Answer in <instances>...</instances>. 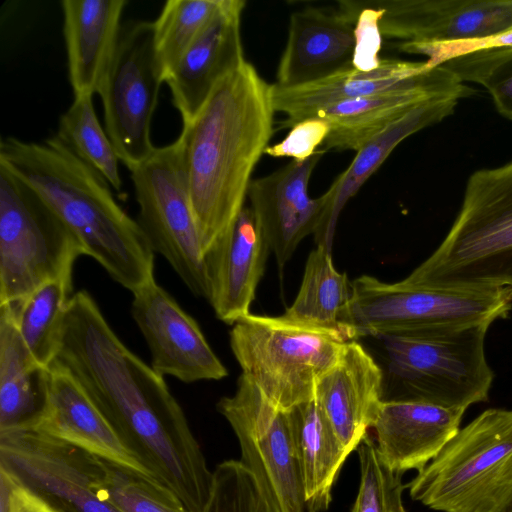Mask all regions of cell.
<instances>
[{
	"mask_svg": "<svg viewBox=\"0 0 512 512\" xmlns=\"http://www.w3.org/2000/svg\"><path fill=\"white\" fill-rule=\"evenodd\" d=\"M54 360L79 380L124 444L158 480L190 512H202L213 472L184 411L164 377L121 341L85 290L70 298Z\"/></svg>",
	"mask_w": 512,
	"mask_h": 512,
	"instance_id": "cell-1",
	"label": "cell"
},
{
	"mask_svg": "<svg viewBox=\"0 0 512 512\" xmlns=\"http://www.w3.org/2000/svg\"><path fill=\"white\" fill-rule=\"evenodd\" d=\"M272 84L245 61L214 88L177 138L203 257L245 206L255 165L273 134Z\"/></svg>",
	"mask_w": 512,
	"mask_h": 512,
	"instance_id": "cell-2",
	"label": "cell"
},
{
	"mask_svg": "<svg viewBox=\"0 0 512 512\" xmlns=\"http://www.w3.org/2000/svg\"><path fill=\"white\" fill-rule=\"evenodd\" d=\"M0 166L41 198L115 282L133 293L155 280V253L137 221L57 135L41 143L2 138Z\"/></svg>",
	"mask_w": 512,
	"mask_h": 512,
	"instance_id": "cell-3",
	"label": "cell"
},
{
	"mask_svg": "<svg viewBox=\"0 0 512 512\" xmlns=\"http://www.w3.org/2000/svg\"><path fill=\"white\" fill-rule=\"evenodd\" d=\"M401 281L429 289H512V161L470 175L446 237Z\"/></svg>",
	"mask_w": 512,
	"mask_h": 512,
	"instance_id": "cell-4",
	"label": "cell"
},
{
	"mask_svg": "<svg viewBox=\"0 0 512 512\" xmlns=\"http://www.w3.org/2000/svg\"><path fill=\"white\" fill-rule=\"evenodd\" d=\"M490 325L435 327L377 337L384 348V401L462 409L486 402L494 379L485 355Z\"/></svg>",
	"mask_w": 512,
	"mask_h": 512,
	"instance_id": "cell-5",
	"label": "cell"
},
{
	"mask_svg": "<svg viewBox=\"0 0 512 512\" xmlns=\"http://www.w3.org/2000/svg\"><path fill=\"white\" fill-rule=\"evenodd\" d=\"M440 512H506L512 505V410L479 414L407 484Z\"/></svg>",
	"mask_w": 512,
	"mask_h": 512,
	"instance_id": "cell-6",
	"label": "cell"
},
{
	"mask_svg": "<svg viewBox=\"0 0 512 512\" xmlns=\"http://www.w3.org/2000/svg\"><path fill=\"white\" fill-rule=\"evenodd\" d=\"M347 342L281 316L251 313L230 331V347L242 374L284 411L314 399L318 379L339 360Z\"/></svg>",
	"mask_w": 512,
	"mask_h": 512,
	"instance_id": "cell-7",
	"label": "cell"
},
{
	"mask_svg": "<svg viewBox=\"0 0 512 512\" xmlns=\"http://www.w3.org/2000/svg\"><path fill=\"white\" fill-rule=\"evenodd\" d=\"M83 250L59 217L0 166V304L21 301Z\"/></svg>",
	"mask_w": 512,
	"mask_h": 512,
	"instance_id": "cell-8",
	"label": "cell"
},
{
	"mask_svg": "<svg viewBox=\"0 0 512 512\" xmlns=\"http://www.w3.org/2000/svg\"><path fill=\"white\" fill-rule=\"evenodd\" d=\"M351 316L357 337L445 326L492 324L512 310V289L443 290L383 282L362 275L352 281Z\"/></svg>",
	"mask_w": 512,
	"mask_h": 512,
	"instance_id": "cell-9",
	"label": "cell"
},
{
	"mask_svg": "<svg viewBox=\"0 0 512 512\" xmlns=\"http://www.w3.org/2000/svg\"><path fill=\"white\" fill-rule=\"evenodd\" d=\"M218 412L237 436L240 462L252 474L264 512H306L305 491L291 411L268 401L243 374Z\"/></svg>",
	"mask_w": 512,
	"mask_h": 512,
	"instance_id": "cell-10",
	"label": "cell"
},
{
	"mask_svg": "<svg viewBox=\"0 0 512 512\" xmlns=\"http://www.w3.org/2000/svg\"><path fill=\"white\" fill-rule=\"evenodd\" d=\"M137 223L192 294L207 300L208 284L179 142L156 147L131 171Z\"/></svg>",
	"mask_w": 512,
	"mask_h": 512,
	"instance_id": "cell-11",
	"label": "cell"
},
{
	"mask_svg": "<svg viewBox=\"0 0 512 512\" xmlns=\"http://www.w3.org/2000/svg\"><path fill=\"white\" fill-rule=\"evenodd\" d=\"M0 471L48 512H120L99 495L103 459L39 431L0 434Z\"/></svg>",
	"mask_w": 512,
	"mask_h": 512,
	"instance_id": "cell-12",
	"label": "cell"
},
{
	"mask_svg": "<svg viewBox=\"0 0 512 512\" xmlns=\"http://www.w3.org/2000/svg\"><path fill=\"white\" fill-rule=\"evenodd\" d=\"M164 82L154 47L153 22L123 23L99 91L105 131L119 160L132 171L155 150L151 122Z\"/></svg>",
	"mask_w": 512,
	"mask_h": 512,
	"instance_id": "cell-13",
	"label": "cell"
},
{
	"mask_svg": "<svg viewBox=\"0 0 512 512\" xmlns=\"http://www.w3.org/2000/svg\"><path fill=\"white\" fill-rule=\"evenodd\" d=\"M132 294L131 315L148 345L153 370L184 383L228 375L196 320L155 280Z\"/></svg>",
	"mask_w": 512,
	"mask_h": 512,
	"instance_id": "cell-14",
	"label": "cell"
},
{
	"mask_svg": "<svg viewBox=\"0 0 512 512\" xmlns=\"http://www.w3.org/2000/svg\"><path fill=\"white\" fill-rule=\"evenodd\" d=\"M381 9L382 37L440 44L512 32V0H369Z\"/></svg>",
	"mask_w": 512,
	"mask_h": 512,
	"instance_id": "cell-15",
	"label": "cell"
},
{
	"mask_svg": "<svg viewBox=\"0 0 512 512\" xmlns=\"http://www.w3.org/2000/svg\"><path fill=\"white\" fill-rule=\"evenodd\" d=\"M325 152L318 150L304 161L287 165L261 178L251 180L247 196L270 251L282 267L300 242L317 231L324 201L311 198L309 180Z\"/></svg>",
	"mask_w": 512,
	"mask_h": 512,
	"instance_id": "cell-16",
	"label": "cell"
},
{
	"mask_svg": "<svg viewBox=\"0 0 512 512\" xmlns=\"http://www.w3.org/2000/svg\"><path fill=\"white\" fill-rule=\"evenodd\" d=\"M48 370L47 407L35 430L160 482L124 444L71 371L55 360L49 365Z\"/></svg>",
	"mask_w": 512,
	"mask_h": 512,
	"instance_id": "cell-17",
	"label": "cell"
},
{
	"mask_svg": "<svg viewBox=\"0 0 512 512\" xmlns=\"http://www.w3.org/2000/svg\"><path fill=\"white\" fill-rule=\"evenodd\" d=\"M354 29L355 21L338 8L292 13L275 85L294 88L353 70Z\"/></svg>",
	"mask_w": 512,
	"mask_h": 512,
	"instance_id": "cell-18",
	"label": "cell"
},
{
	"mask_svg": "<svg viewBox=\"0 0 512 512\" xmlns=\"http://www.w3.org/2000/svg\"><path fill=\"white\" fill-rule=\"evenodd\" d=\"M245 4L243 0H224L209 26L166 75L164 83L182 124L190 122L215 86L246 61L240 33Z\"/></svg>",
	"mask_w": 512,
	"mask_h": 512,
	"instance_id": "cell-19",
	"label": "cell"
},
{
	"mask_svg": "<svg viewBox=\"0 0 512 512\" xmlns=\"http://www.w3.org/2000/svg\"><path fill=\"white\" fill-rule=\"evenodd\" d=\"M455 75L443 66L429 62L382 59L370 71L356 69L309 85L281 88L272 84L275 112L287 115L282 128L312 117L336 103L443 81Z\"/></svg>",
	"mask_w": 512,
	"mask_h": 512,
	"instance_id": "cell-20",
	"label": "cell"
},
{
	"mask_svg": "<svg viewBox=\"0 0 512 512\" xmlns=\"http://www.w3.org/2000/svg\"><path fill=\"white\" fill-rule=\"evenodd\" d=\"M270 252L251 207L244 206L229 231L204 255L207 301L229 325L250 314Z\"/></svg>",
	"mask_w": 512,
	"mask_h": 512,
	"instance_id": "cell-21",
	"label": "cell"
},
{
	"mask_svg": "<svg viewBox=\"0 0 512 512\" xmlns=\"http://www.w3.org/2000/svg\"><path fill=\"white\" fill-rule=\"evenodd\" d=\"M314 400L351 453L384 401V373L357 340L349 341L339 360L318 379Z\"/></svg>",
	"mask_w": 512,
	"mask_h": 512,
	"instance_id": "cell-22",
	"label": "cell"
},
{
	"mask_svg": "<svg viewBox=\"0 0 512 512\" xmlns=\"http://www.w3.org/2000/svg\"><path fill=\"white\" fill-rule=\"evenodd\" d=\"M466 409L383 401L371 425L377 451L394 472H421L456 435Z\"/></svg>",
	"mask_w": 512,
	"mask_h": 512,
	"instance_id": "cell-23",
	"label": "cell"
},
{
	"mask_svg": "<svg viewBox=\"0 0 512 512\" xmlns=\"http://www.w3.org/2000/svg\"><path fill=\"white\" fill-rule=\"evenodd\" d=\"M461 99L457 95L430 98L416 105L364 143L348 166L322 194L323 214L315 241L332 250L338 217L351 197L381 166L393 149L405 138L452 115Z\"/></svg>",
	"mask_w": 512,
	"mask_h": 512,
	"instance_id": "cell-24",
	"label": "cell"
},
{
	"mask_svg": "<svg viewBox=\"0 0 512 512\" xmlns=\"http://www.w3.org/2000/svg\"><path fill=\"white\" fill-rule=\"evenodd\" d=\"M125 0H63V34L74 96L99 93L122 28Z\"/></svg>",
	"mask_w": 512,
	"mask_h": 512,
	"instance_id": "cell-25",
	"label": "cell"
},
{
	"mask_svg": "<svg viewBox=\"0 0 512 512\" xmlns=\"http://www.w3.org/2000/svg\"><path fill=\"white\" fill-rule=\"evenodd\" d=\"M473 93V89L453 75L432 84L339 102L319 110L312 117L323 118L331 126L322 145L323 152L329 149L357 151L374 135L421 102L445 95L464 98Z\"/></svg>",
	"mask_w": 512,
	"mask_h": 512,
	"instance_id": "cell-26",
	"label": "cell"
},
{
	"mask_svg": "<svg viewBox=\"0 0 512 512\" xmlns=\"http://www.w3.org/2000/svg\"><path fill=\"white\" fill-rule=\"evenodd\" d=\"M48 367L29 351L11 307L0 304V434L35 430L48 402Z\"/></svg>",
	"mask_w": 512,
	"mask_h": 512,
	"instance_id": "cell-27",
	"label": "cell"
},
{
	"mask_svg": "<svg viewBox=\"0 0 512 512\" xmlns=\"http://www.w3.org/2000/svg\"><path fill=\"white\" fill-rule=\"evenodd\" d=\"M352 295V282L346 273L335 269L331 251L316 246L307 258L298 294L281 318L347 341L357 340L351 316Z\"/></svg>",
	"mask_w": 512,
	"mask_h": 512,
	"instance_id": "cell-28",
	"label": "cell"
},
{
	"mask_svg": "<svg viewBox=\"0 0 512 512\" xmlns=\"http://www.w3.org/2000/svg\"><path fill=\"white\" fill-rule=\"evenodd\" d=\"M302 469L306 512H325L350 452L313 399L290 410Z\"/></svg>",
	"mask_w": 512,
	"mask_h": 512,
	"instance_id": "cell-29",
	"label": "cell"
},
{
	"mask_svg": "<svg viewBox=\"0 0 512 512\" xmlns=\"http://www.w3.org/2000/svg\"><path fill=\"white\" fill-rule=\"evenodd\" d=\"M73 268L37 287L11 307L18 331L34 358L44 367L55 359L63 321L73 291Z\"/></svg>",
	"mask_w": 512,
	"mask_h": 512,
	"instance_id": "cell-30",
	"label": "cell"
},
{
	"mask_svg": "<svg viewBox=\"0 0 512 512\" xmlns=\"http://www.w3.org/2000/svg\"><path fill=\"white\" fill-rule=\"evenodd\" d=\"M56 135L113 189L120 191V160L110 138L100 125L91 95L74 96L73 103L59 119Z\"/></svg>",
	"mask_w": 512,
	"mask_h": 512,
	"instance_id": "cell-31",
	"label": "cell"
},
{
	"mask_svg": "<svg viewBox=\"0 0 512 512\" xmlns=\"http://www.w3.org/2000/svg\"><path fill=\"white\" fill-rule=\"evenodd\" d=\"M223 4L224 0H168L164 4L153 21L156 59L164 80Z\"/></svg>",
	"mask_w": 512,
	"mask_h": 512,
	"instance_id": "cell-32",
	"label": "cell"
},
{
	"mask_svg": "<svg viewBox=\"0 0 512 512\" xmlns=\"http://www.w3.org/2000/svg\"><path fill=\"white\" fill-rule=\"evenodd\" d=\"M103 461L104 474L98 484L99 495L120 512H190L164 484Z\"/></svg>",
	"mask_w": 512,
	"mask_h": 512,
	"instance_id": "cell-33",
	"label": "cell"
},
{
	"mask_svg": "<svg viewBox=\"0 0 512 512\" xmlns=\"http://www.w3.org/2000/svg\"><path fill=\"white\" fill-rule=\"evenodd\" d=\"M439 66L450 70L460 81L481 84L495 108L512 120V45L472 51L446 60Z\"/></svg>",
	"mask_w": 512,
	"mask_h": 512,
	"instance_id": "cell-34",
	"label": "cell"
},
{
	"mask_svg": "<svg viewBox=\"0 0 512 512\" xmlns=\"http://www.w3.org/2000/svg\"><path fill=\"white\" fill-rule=\"evenodd\" d=\"M360 484L351 512H406L403 504V474L392 471L380 457L368 434L356 449Z\"/></svg>",
	"mask_w": 512,
	"mask_h": 512,
	"instance_id": "cell-35",
	"label": "cell"
},
{
	"mask_svg": "<svg viewBox=\"0 0 512 512\" xmlns=\"http://www.w3.org/2000/svg\"><path fill=\"white\" fill-rule=\"evenodd\" d=\"M202 512H264L255 480L240 460L216 466L211 495Z\"/></svg>",
	"mask_w": 512,
	"mask_h": 512,
	"instance_id": "cell-36",
	"label": "cell"
},
{
	"mask_svg": "<svg viewBox=\"0 0 512 512\" xmlns=\"http://www.w3.org/2000/svg\"><path fill=\"white\" fill-rule=\"evenodd\" d=\"M338 9L355 21L354 69H376L382 61L378 56L383 38L379 27L381 9L372 5L369 0L340 1Z\"/></svg>",
	"mask_w": 512,
	"mask_h": 512,
	"instance_id": "cell-37",
	"label": "cell"
},
{
	"mask_svg": "<svg viewBox=\"0 0 512 512\" xmlns=\"http://www.w3.org/2000/svg\"><path fill=\"white\" fill-rule=\"evenodd\" d=\"M331 126L323 118L310 117L294 124L279 143L268 146L264 153L273 157H292L304 161L313 156L329 135Z\"/></svg>",
	"mask_w": 512,
	"mask_h": 512,
	"instance_id": "cell-38",
	"label": "cell"
},
{
	"mask_svg": "<svg viewBox=\"0 0 512 512\" xmlns=\"http://www.w3.org/2000/svg\"><path fill=\"white\" fill-rule=\"evenodd\" d=\"M0 512H48L0 471Z\"/></svg>",
	"mask_w": 512,
	"mask_h": 512,
	"instance_id": "cell-39",
	"label": "cell"
},
{
	"mask_svg": "<svg viewBox=\"0 0 512 512\" xmlns=\"http://www.w3.org/2000/svg\"><path fill=\"white\" fill-rule=\"evenodd\" d=\"M506 512H512V505L509 507V509Z\"/></svg>",
	"mask_w": 512,
	"mask_h": 512,
	"instance_id": "cell-40",
	"label": "cell"
}]
</instances>
